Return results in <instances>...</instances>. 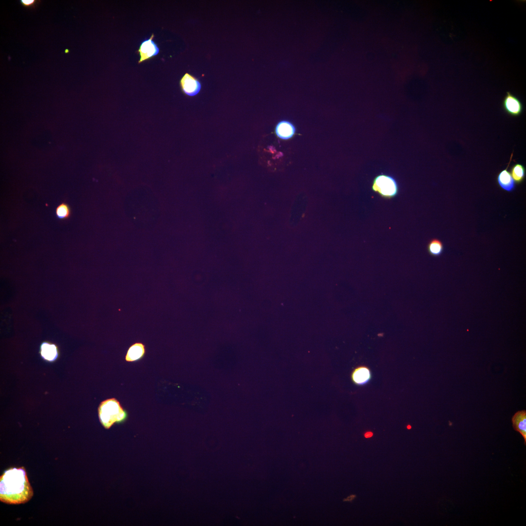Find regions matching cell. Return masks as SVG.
Masks as SVG:
<instances>
[{
  "instance_id": "6da1fadb",
  "label": "cell",
  "mask_w": 526,
  "mask_h": 526,
  "mask_svg": "<svg viewBox=\"0 0 526 526\" xmlns=\"http://www.w3.org/2000/svg\"><path fill=\"white\" fill-rule=\"evenodd\" d=\"M34 494L25 468H11L0 477V500L8 504H20L29 501Z\"/></svg>"
},
{
  "instance_id": "7a4b0ae2",
  "label": "cell",
  "mask_w": 526,
  "mask_h": 526,
  "mask_svg": "<svg viewBox=\"0 0 526 526\" xmlns=\"http://www.w3.org/2000/svg\"><path fill=\"white\" fill-rule=\"evenodd\" d=\"M98 413L101 424L106 429L115 423H124L128 418L127 413L114 398L102 401L98 407Z\"/></svg>"
},
{
  "instance_id": "3957f363",
  "label": "cell",
  "mask_w": 526,
  "mask_h": 526,
  "mask_svg": "<svg viewBox=\"0 0 526 526\" xmlns=\"http://www.w3.org/2000/svg\"><path fill=\"white\" fill-rule=\"evenodd\" d=\"M372 189L381 197L390 199L395 197L398 193V185L392 176L381 173L376 176L372 182Z\"/></svg>"
},
{
  "instance_id": "277c9868",
  "label": "cell",
  "mask_w": 526,
  "mask_h": 526,
  "mask_svg": "<svg viewBox=\"0 0 526 526\" xmlns=\"http://www.w3.org/2000/svg\"><path fill=\"white\" fill-rule=\"evenodd\" d=\"M154 35L152 34L148 39L143 40L140 44L136 52L140 56L138 63L148 60L157 56L159 53V48L153 41Z\"/></svg>"
},
{
  "instance_id": "5b68a950",
  "label": "cell",
  "mask_w": 526,
  "mask_h": 526,
  "mask_svg": "<svg viewBox=\"0 0 526 526\" xmlns=\"http://www.w3.org/2000/svg\"><path fill=\"white\" fill-rule=\"evenodd\" d=\"M182 92L189 96L197 95L201 90L200 81L192 75L186 73L179 81Z\"/></svg>"
},
{
  "instance_id": "8992f818",
  "label": "cell",
  "mask_w": 526,
  "mask_h": 526,
  "mask_svg": "<svg viewBox=\"0 0 526 526\" xmlns=\"http://www.w3.org/2000/svg\"><path fill=\"white\" fill-rule=\"evenodd\" d=\"M502 107L505 112L510 116H520L523 111V105L521 101L509 92H507L502 101Z\"/></svg>"
},
{
  "instance_id": "52a82bcc",
  "label": "cell",
  "mask_w": 526,
  "mask_h": 526,
  "mask_svg": "<svg viewBox=\"0 0 526 526\" xmlns=\"http://www.w3.org/2000/svg\"><path fill=\"white\" fill-rule=\"evenodd\" d=\"M513 152L511 153L510 160L506 169L501 171L497 176V182L498 186L503 190L507 192L513 191L516 188V184L512 179L507 169L512 160Z\"/></svg>"
},
{
  "instance_id": "ba28073f",
  "label": "cell",
  "mask_w": 526,
  "mask_h": 526,
  "mask_svg": "<svg viewBox=\"0 0 526 526\" xmlns=\"http://www.w3.org/2000/svg\"><path fill=\"white\" fill-rule=\"evenodd\" d=\"M371 377L370 370L367 367L363 366L355 368L351 374L353 382L357 385L361 386L367 384Z\"/></svg>"
},
{
  "instance_id": "9c48e42d",
  "label": "cell",
  "mask_w": 526,
  "mask_h": 526,
  "mask_svg": "<svg viewBox=\"0 0 526 526\" xmlns=\"http://www.w3.org/2000/svg\"><path fill=\"white\" fill-rule=\"evenodd\" d=\"M296 128L294 125L287 120L279 122L276 126L275 133L277 136L283 140H287L292 137L295 133Z\"/></svg>"
},
{
  "instance_id": "30bf717a",
  "label": "cell",
  "mask_w": 526,
  "mask_h": 526,
  "mask_svg": "<svg viewBox=\"0 0 526 526\" xmlns=\"http://www.w3.org/2000/svg\"><path fill=\"white\" fill-rule=\"evenodd\" d=\"M146 353L145 345L142 342H137L131 345L125 355V360L133 362L142 359Z\"/></svg>"
},
{
  "instance_id": "8fae6325",
  "label": "cell",
  "mask_w": 526,
  "mask_h": 526,
  "mask_svg": "<svg viewBox=\"0 0 526 526\" xmlns=\"http://www.w3.org/2000/svg\"><path fill=\"white\" fill-rule=\"evenodd\" d=\"M512 426L515 431L519 432L523 437L524 443H526V411H519L512 416Z\"/></svg>"
},
{
  "instance_id": "7c38bea8",
  "label": "cell",
  "mask_w": 526,
  "mask_h": 526,
  "mask_svg": "<svg viewBox=\"0 0 526 526\" xmlns=\"http://www.w3.org/2000/svg\"><path fill=\"white\" fill-rule=\"evenodd\" d=\"M40 355L45 360L53 361L58 357L57 347L54 344L43 342L40 346Z\"/></svg>"
},
{
  "instance_id": "4fadbf2b",
  "label": "cell",
  "mask_w": 526,
  "mask_h": 526,
  "mask_svg": "<svg viewBox=\"0 0 526 526\" xmlns=\"http://www.w3.org/2000/svg\"><path fill=\"white\" fill-rule=\"evenodd\" d=\"M510 174L515 184H521L526 177L525 167L521 163H515L510 168Z\"/></svg>"
},
{
  "instance_id": "5bb4252c",
  "label": "cell",
  "mask_w": 526,
  "mask_h": 526,
  "mask_svg": "<svg viewBox=\"0 0 526 526\" xmlns=\"http://www.w3.org/2000/svg\"><path fill=\"white\" fill-rule=\"evenodd\" d=\"M427 251L432 256L438 257L444 251V245L442 242L438 239L431 240L427 244Z\"/></svg>"
},
{
  "instance_id": "9a60e30c",
  "label": "cell",
  "mask_w": 526,
  "mask_h": 526,
  "mask_svg": "<svg viewBox=\"0 0 526 526\" xmlns=\"http://www.w3.org/2000/svg\"><path fill=\"white\" fill-rule=\"evenodd\" d=\"M56 215L60 220L68 219L71 215V209L68 204L63 202L58 205L56 208Z\"/></svg>"
},
{
  "instance_id": "2e32d148",
  "label": "cell",
  "mask_w": 526,
  "mask_h": 526,
  "mask_svg": "<svg viewBox=\"0 0 526 526\" xmlns=\"http://www.w3.org/2000/svg\"><path fill=\"white\" fill-rule=\"evenodd\" d=\"M34 0H22L21 2L22 4L26 6H29L33 5L35 3Z\"/></svg>"
},
{
  "instance_id": "e0dca14e",
  "label": "cell",
  "mask_w": 526,
  "mask_h": 526,
  "mask_svg": "<svg viewBox=\"0 0 526 526\" xmlns=\"http://www.w3.org/2000/svg\"><path fill=\"white\" fill-rule=\"evenodd\" d=\"M356 497V495H352L348 496L347 498L343 499V501H351Z\"/></svg>"
},
{
  "instance_id": "ac0fdd59",
  "label": "cell",
  "mask_w": 526,
  "mask_h": 526,
  "mask_svg": "<svg viewBox=\"0 0 526 526\" xmlns=\"http://www.w3.org/2000/svg\"><path fill=\"white\" fill-rule=\"evenodd\" d=\"M372 435H373V433H372V432H366V433H365V437L366 438H369V437H371V436H372Z\"/></svg>"
},
{
  "instance_id": "d6986e66",
  "label": "cell",
  "mask_w": 526,
  "mask_h": 526,
  "mask_svg": "<svg viewBox=\"0 0 526 526\" xmlns=\"http://www.w3.org/2000/svg\"><path fill=\"white\" fill-rule=\"evenodd\" d=\"M69 52V50H65V53H67V52Z\"/></svg>"
},
{
  "instance_id": "ffe728a7",
  "label": "cell",
  "mask_w": 526,
  "mask_h": 526,
  "mask_svg": "<svg viewBox=\"0 0 526 526\" xmlns=\"http://www.w3.org/2000/svg\"><path fill=\"white\" fill-rule=\"evenodd\" d=\"M407 428H408V429H410V428H411V426H408Z\"/></svg>"
}]
</instances>
